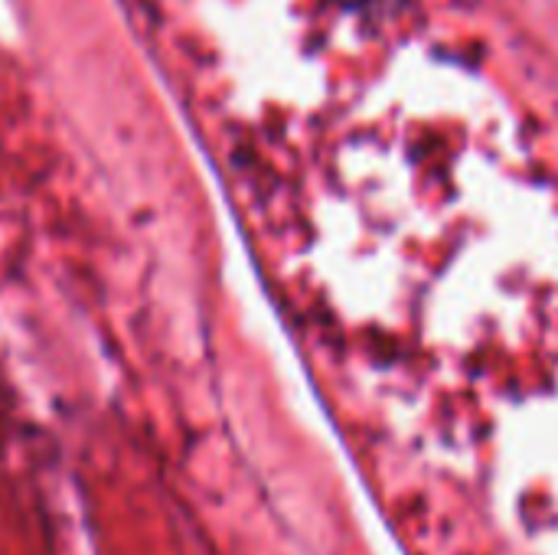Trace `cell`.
I'll return each instance as SVG.
<instances>
[{
    "label": "cell",
    "mask_w": 558,
    "mask_h": 555,
    "mask_svg": "<svg viewBox=\"0 0 558 555\" xmlns=\"http://www.w3.org/2000/svg\"><path fill=\"white\" fill-rule=\"evenodd\" d=\"M340 3L350 7V10H379V7H386L392 0H340Z\"/></svg>",
    "instance_id": "cell-1"
}]
</instances>
